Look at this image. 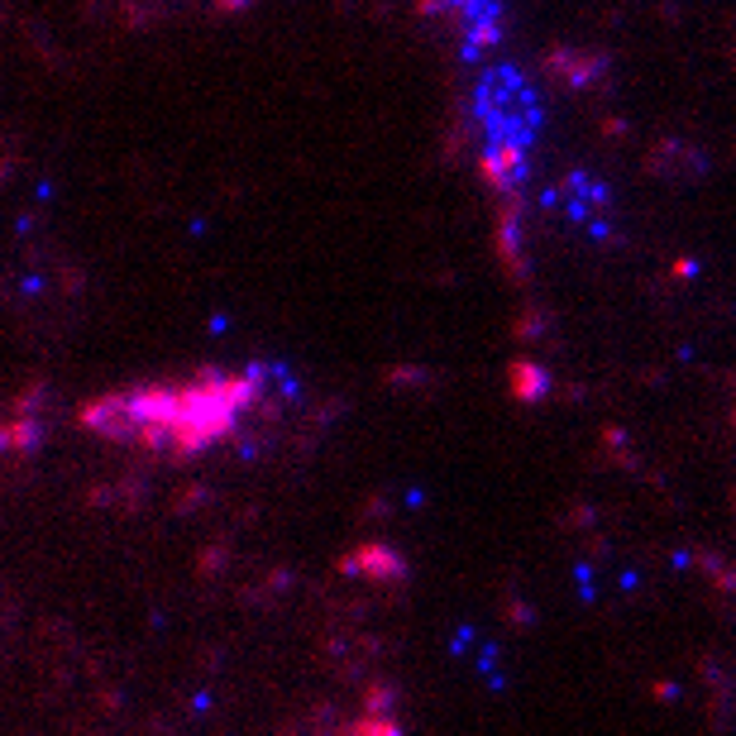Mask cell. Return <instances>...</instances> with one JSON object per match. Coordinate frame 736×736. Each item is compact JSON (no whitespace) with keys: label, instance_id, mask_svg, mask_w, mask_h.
<instances>
[{"label":"cell","instance_id":"cell-1","mask_svg":"<svg viewBox=\"0 0 736 736\" xmlns=\"http://www.w3.org/2000/svg\"><path fill=\"white\" fill-rule=\"evenodd\" d=\"M254 397H259L254 368H196L173 383L101 392L77 412V421L110 445L192 459L230 440L239 416L254 407Z\"/></svg>","mask_w":736,"mask_h":736}]
</instances>
